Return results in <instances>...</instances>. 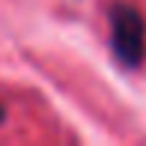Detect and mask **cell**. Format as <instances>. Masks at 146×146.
Masks as SVG:
<instances>
[{
	"mask_svg": "<svg viewBox=\"0 0 146 146\" xmlns=\"http://www.w3.org/2000/svg\"><path fill=\"white\" fill-rule=\"evenodd\" d=\"M110 42L119 57V63L137 66L143 60L146 45V24L131 6H113L110 9Z\"/></svg>",
	"mask_w": 146,
	"mask_h": 146,
	"instance_id": "obj_1",
	"label": "cell"
},
{
	"mask_svg": "<svg viewBox=\"0 0 146 146\" xmlns=\"http://www.w3.org/2000/svg\"><path fill=\"white\" fill-rule=\"evenodd\" d=\"M0 119H3V108H0Z\"/></svg>",
	"mask_w": 146,
	"mask_h": 146,
	"instance_id": "obj_2",
	"label": "cell"
}]
</instances>
